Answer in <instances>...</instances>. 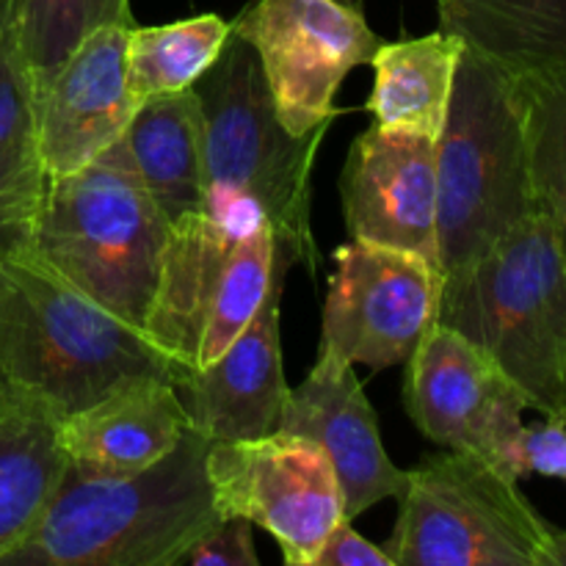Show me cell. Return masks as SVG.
I'll use <instances>...</instances> for the list:
<instances>
[{
	"label": "cell",
	"instance_id": "1",
	"mask_svg": "<svg viewBox=\"0 0 566 566\" xmlns=\"http://www.w3.org/2000/svg\"><path fill=\"white\" fill-rule=\"evenodd\" d=\"M193 88L205 127V191L193 221L227 243H241L263 227H274L280 263L318 269L310 227V177L329 125L302 136L287 133L271 103L258 55L238 33Z\"/></svg>",
	"mask_w": 566,
	"mask_h": 566
},
{
	"label": "cell",
	"instance_id": "2",
	"mask_svg": "<svg viewBox=\"0 0 566 566\" xmlns=\"http://www.w3.org/2000/svg\"><path fill=\"white\" fill-rule=\"evenodd\" d=\"M210 437L180 446L138 473L66 464L48 506L0 566H177L219 523L208 479Z\"/></svg>",
	"mask_w": 566,
	"mask_h": 566
},
{
	"label": "cell",
	"instance_id": "3",
	"mask_svg": "<svg viewBox=\"0 0 566 566\" xmlns=\"http://www.w3.org/2000/svg\"><path fill=\"white\" fill-rule=\"evenodd\" d=\"M180 365L25 247L0 254V379L36 392L61 418L119 387L169 379Z\"/></svg>",
	"mask_w": 566,
	"mask_h": 566
},
{
	"label": "cell",
	"instance_id": "4",
	"mask_svg": "<svg viewBox=\"0 0 566 566\" xmlns=\"http://www.w3.org/2000/svg\"><path fill=\"white\" fill-rule=\"evenodd\" d=\"M534 210L514 72L464 44L437 136L440 280L479 263Z\"/></svg>",
	"mask_w": 566,
	"mask_h": 566
},
{
	"label": "cell",
	"instance_id": "5",
	"mask_svg": "<svg viewBox=\"0 0 566 566\" xmlns=\"http://www.w3.org/2000/svg\"><path fill=\"white\" fill-rule=\"evenodd\" d=\"M169 221L119 142L83 169L48 177L25 249L92 302L144 332Z\"/></svg>",
	"mask_w": 566,
	"mask_h": 566
},
{
	"label": "cell",
	"instance_id": "6",
	"mask_svg": "<svg viewBox=\"0 0 566 566\" xmlns=\"http://www.w3.org/2000/svg\"><path fill=\"white\" fill-rule=\"evenodd\" d=\"M437 324L495 359L545 418H566V260L542 210L440 280Z\"/></svg>",
	"mask_w": 566,
	"mask_h": 566
},
{
	"label": "cell",
	"instance_id": "7",
	"mask_svg": "<svg viewBox=\"0 0 566 566\" xmlns=\"http://www.w3.org/2000/svg\"><path fill=\"white\" fill-rule=\"evenodd\" d=\"M385 551L396 566H545L553 528L517 479L464 451L407 470Z\"/></svg>",
	"mask_w": 566,
	"mask_h": 566
},
{
	"label": "cell",
	"instance_id": "8",
	"mask_svg": "<svg viewBox=\"0 0 566 566\" xmlns=\"http://www.w3.org/2000/svg\"><path fill=\"white\" fill-rule=\"evenodd\" d=\"M208 479L219 517L269 531L291 566H313L346 520L335 468L318 442L291 431L213 440Z\"/></svg>",
	"mask_w": 566,
	"mask_h": 566
},
{
	"label": "cell",
	"instance_id": "9",
	"mask_svg": "<svg viewBox=\"0 0 566 566\" xmlns=\"http://www.w3.org/2000/svg\"><path fill=\"white\" fill-rule=\"evenodd\" d=\"M232 33L258 55L276 116L293 136L332 125L340 83L385 44L357 0H254L232 20Z\"/></svg>",
	"mask_w": 566,
	"mask_h": 566
},
{
	"label": "cell",
	"instance_id": "10",
	"mask_svg": "<svg viewBox=\"0 0 566 566\" xmlns=\"http://www.w3.org/2000/svg\"><path fill=\"white\" fill-rule=\"evenodd\" d=\"M403 401L431 442L517 479L514 446L528 398L473 340L434 321L407 359Z\"/></svg>",
	"mask_w": 566,
	"mask_h": 566
},
{
	"label": "cell",
	"instance_id": "11",
	"mask_svg": "<svg viewBox=\"0 0 566 566\" xmlns=\"http://www.w3.org/2000/svg\"><path fill=\"white\" fill-rule=\"evenodd\" d=\"M440 271L418 254L352 241L335 252L321 348L374 370L407 365L437 321Z\"/></svg>",
	"mask_w": 566,
	"mask_h": 566
},
{
	"label": "cell",
	"instance_id": "12",
	"mask_svg": "<svg viewBox=\"0 0 566 566\" xmlns=\"http://www.w3.org/2000/svg\"><path fill=\"white\" fill-rule=\"evenodd\" d=\"M340 197L352 241L418 254L437 265L434 138L368 127L348 149Z\"/></svg>",
	"mask_w": 566,
	"mask_h": 566
},
{
	"label": "cell",
	"instance_id": "13",
	"mask_svg": "<svg viewBox=\"0 0 566 566\" xmlns=\"http://www.w3.org/2000/svg\"><path fill=\"white\" fill-rule=\"evenodd\" d=\"M130 28H99L36 88L39 153L48 177L83 169L125 136L142 105L127 83Z\"/></svg>",
	"mask_w": 566,
	"mask_h": 566
},
{
	"label": "cell",
	"instance_id": "14",
	"mask_svg": "<svg viewBox=\"0 0 566 566\" xmlns=\"http://www.w3.org/2000/svg\"><path fill=\"white\" fill-rule=\"evenodd\" d=\"M276 431L302 434L324 448L343 490L346 520L403 490L407 470L387 457L363 381L354 365L329 348H321L307 379L291 387Z\"/></svg>",
	"mask_w": 566,
	"mask_h": 566
},
{
	"label": "cell",
	"instance_id": "15",
	"mask_svg": "<svg viewBox=\"0 0 566 566\" xmlns=\"http://www.w3.org/2000/svg\"><path fill=\"white\" fill-rule=\"evenodd\" d=\"M285 271L274 276L252 324L205 368H180L175 387L193 429L210 440H249L280 429L287 403L280 346V304Z\"/></svg>",
	"mask_w": 566,
	"mask_h": 566
},
{
	"label": "cell",
	"instance_id": "16",
	"mask_svg": "<svg viewBox=\"0 0 566 566\" xmlns=\"http://www.w3.org/2000/svg\"><path fill=\"white\" fill-rule=\"evenodd\" d=\"M188 429L175 381L142 379L61 418L59 437L75 468L125 475L169 457Z\"/></svg>",
	"mask_w": 566,
	"mask_h": 566
},
{
	"label": "cell",
	"instance_id": "17",
	"mask_svg": "<svg viewBox=\"0 0 566 566\" xmlns=\"http://www.w3.org/2000/svg\"><path fill=\"white\" fill-rule=\"evenodd\" d=\"M59 426L44 398L0 379V558L25 539L70 464Z\"/></svg>",
	"mask_w": 566,
	"mask_h": 566
},
{
	"label": "cell",
	"instance_id": "18",
	"mask_svg": "<svg viewBox=\"0 0 566 566\" xmlns=\"http://www.w3.org/2000/svg\"><path fill=\"white\" fill-rule=\"evenodd\" d=\"M122 144L169 227L199 213L205 191V127L197 88L144 99Z\"/></svg>",
	"mask_w": 566,
	"mask_h": 566
},
{
	"label": "cell",
	"instance_id": "19",
	"mask_svg": "<svg viewBox=\"0 0 566 566\" xmlns=\"http://www.w3.org/2000/svg\"><path fill=\"white\" fill-rule=\"evenodd\" d=\"M44 182L36 88L20 48L14 0H0V254L28 243Z\"/></svg>",
	"mask_w": 566,
	"mask_h": 566
},
{
	"label": "cell",
	"instance_id": "20",
	"mask_svg": "<svg viewBox=\"0 0 566 566\" xmlns=\"http://www.w3.org/2000/svg\"><path fill=\"white\" fill-rule=\"evenodd\" d=\"M464 39L437 28L426 36L385 42L376 50L368 111L385 130L440 136L451 103Z\"/></svg>",
	"mask_w": 566,
	"mask_h": 566
},
{
	"label": "cell",
	"instance_id": "21",
	"mask_svg": "<svg viewBox=\"0 0 566 566\" xmlns=\"http://www.w3.org/2000/svg\"><path fill=\"white\" fill-rule=\"evenodd\" d=\"M440 28L512 72L566 61V0H448Z\"/></svg>",
	"mask_w": 566,
	"mask_h": 566
},
{
	"label": "cell",
	"instance_id": "22",
	"mask_svg": "<svg viewBox=\"0 0 566 566\" xmlns=\"http://www.w3.org/2000/svg\"><path fill=\"white\" fill-rule=\"evenodd\" d=\"M232 22L199 14L169 25H133L127 31V83L138 103L193 88L230 42Z\"/></svg>",
	"mask_w": 566,
	"mask_h": 566
},
{
	"label": "cell",
	"instance_id": "23",
	"mask_svg": "<svg viewBox=\"0 0 566 566\" xmlns=\"http://www.w3.org/2000/svg\"><path fill=\"white\" fill-rule=\"evenodd\" d=\"M523 103L536 208L551 219L566 260V61L514 72Z\"/></svg>",
	"mask_w": 566,
	"mask_h": 566
},
{
	"label": "cell",
	"instance_id": "24",
	"mask_svg": "<svg viewBox=\"0 0 566 566\" xmlns=\"http://www.w3.org/2000/svg\"><path fill=\"white\" fill-rule=\"evenodd\" d=\"M20 48L33 88L48 83L72 50L108 25H136L130 0H14Z\"/></svg>",
	"mask_w": 566,
	"mask_h": 566
},
{
	"label": "cell",
	"instance_id": "25",
	"mask_svg": "<svg viewBox=\"0 0 566 566\" xmlns=\"http://www.w3.org/2000/svg\"><path fill=\"white\" fill-rule=\"evenodd\" d=\"M514 470L523 475H545L566 481V418H545L539 423H523L514 446Z\"/></svg>",
	"mask_w": 566,
	"mask_h": 566
},
{
	"label": "cell",
	"instance_id": "26",
	"mask_svg": "<svg viewBox=\"0 0 566 566\" xmlns=\"http://www.w3.org/2000/svg\"><path fill=\"white\" fill-rule=\"evenodd\" d=\"M254 525L243 517H221L180 564L188 566H260L254 551Z\"/></svg>",
	"mask_w": 566,
	"mask_h": 566
},
{
	"label": "cell",
	"instance_id": "27",
	"mask_svg": "<svg viewBox=\"0 0 566 566\" xmlns=\"http://www.w3.org/2000/svg\"><path fill=\"white\" fill-rule=\"evenodd\" d=\"M313 566H396L385 547L374 545L354 531L352 520H343L326 545L321 547Z\"/></svg>",
	"mask_w": 566,
	"mask_h": 566
},
{
	"label": "cell",
	"instance_id": "28",
	"mask_svg": "<svg viewBox=\"0 0 566 566\" xmlns=\"http://www.w3.org/2000/svg\"><path fill=\"white\" fill-rule=\"evenodd\" d=\"M545 566H566V531L553 528L545 551Z\"/></svg>",
	"mask_w": 566,
	"mask_h": 566
},
{
	"label": "cell",
	"instance_id": "29",
	"mask_svg": "<svg viewBox=\"0 0 566 566\" xmlns=\"http://www.w3.org/2000/svg\"><path fill=\"white\" fill-rule=\"evenodd\" d=\"M446 3H448V0H437V9H442Z\"/></svg>",
	"mask_w": 566,
	"mask_h": 566
}]
</instances>
